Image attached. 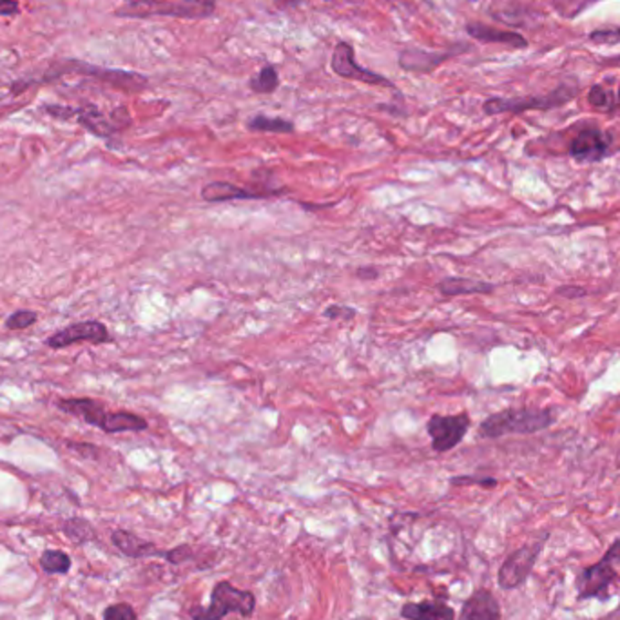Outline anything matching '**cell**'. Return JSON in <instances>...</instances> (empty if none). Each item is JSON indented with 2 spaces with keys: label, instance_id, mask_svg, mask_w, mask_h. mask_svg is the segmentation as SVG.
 <instances>
[{
  "label": "cell",
  "instance_id": "cell-1",
  "mask_svg": "<svg viewBox=\"0 0 620 620\" xmlns=\"http://www.w3.org/2000/svg\"><path fill=\"white\" fill-rule=\"evenodd\" d=\"M44 111L49 116L64 120V122L73 118L86 131H90L91 134H95L99 138H105V140H109L111 136H114L116 133H120V131H123L125 127L131 125V114L123 105L111 111V114H103L95 103H86L82 107L48 103V105H44Z\"/></svg>",
  "mask_w": 620,
  "mask_h": 620
},
{
  "label": "cell",
  "instance_id": "cell-2",
  "mask_svg": "<svg viewBox=\"0 0 620 620\" xmlns=\"http://www.w3.org/2000/svg\"><path fill=\"white\" fill-rule=\"evenodd\" d=\"M555 415L550 409H507L488 415L481 426L479 435L486 439H499L512 433H537L550 428Z\"/></svg>",
  "mask_w": 620,
  "mask_h": 620
},
{
  "label": "cell",
  "instance_id": "cell-3",
  "mask_svg": "<svg viewBox=\"0 0 620 620\" xmlns=\"http://www.w3.org/2000/svg\"><path fill=\"white\" fill-rule=\"evenodd\" d=\"M57 407L62 412L80 417L91 426H97L105 433H120V432H144L147 430V421L136 413L131 412H107L99 401L82 398H68L57 401Z\"/></svg>",
  "mask_w": 620,
  "mask_h": 620
},
{
  "label": "cell",
  "instance_id": "cell-4",
  "mask_svg": "<svg viewBox=\"0 0 620 620\" xmlns=\"http://www.w3.org/2000/svg\"><path fill=\"white\" fill-rule=\"evenodd\" d=\"M216 11L214 0H144L136 5H123L114 11L122 18H149V16H171L184 20H202L212 16Z\"/></svg>",
  "mask_w": 620,
  "mask_h": 620
},
{
  "label": "cell",
  "instance_id": "cell-5",
  "mask_svg": "<svg viewBox=\"0 0 620 620\" xmlns=\"http://www.w3.org/2000/svg\"><path fill=\"white\" fill-rule=\"evenodd\" d=\"M620 561V539H617L604 557L583 570H579L575 577V590L579 601H608L610 588L617 581L619 573L615 570V562Z\"/></svg>",
  "mask_w": 620,
  "mask_h": 620
},
{
  "label": "cell",
  "instance_id": "cell-6",
  "mask_svg": "<svg viewBox=\"0 0 620 620\" xmlns=\"http://www.w3.org/2000/svg\"><path fill=\"white\" fill-rule=\"evenodd\" d=\"M256 610V595L249 590H240L227 581L218 583L210 593L208 608H191L189 617L193 620H223L230 614L251 617Z\"/></svg>",
  "mask_w": 620,
  "mask_h": 620
},
{
  "label": "cell",
  "instance_id": "cell-7",
  "mask_svg": "<svg viewBox=\"0 0 620 620\" xmlns=\"http://www.w3.org/2000/svg\"><path fill=\"white\" fill-rule=\"evenodd\" d=\"M66 73H77V75H86L90 79H97L103 84L122 90L125 93H140L147 88L149 80L147 77L134 73V71H125V69H112V68H102V66H93L88 62L80 60H64L57 62L53 69H49V77L42 79L40 82L53 80L55 77H62Z\"/></svg>",
  "mask_w": 620,
  "mask_h": 620
},
{
  "label": "cell",
  "instance_id": "cell-8",
  "mask_svg": "<svg viewBox=\"0 0 620 620\" xmlns=\"http://www.w3.org/2000/svg\"><path fill=\"white\" fill-rule=\"evenodd\" d=\"M577 97V88L561 84L550 93L544 95H528V97H514V99H503V97H492L483 103L485 114L496 116V114H520L526 111H550L562 107L564 103L572 102Z\"/></svg>",
  "mask_w": 620,
  "mask_h": 620
},
{
  "label": "cell",
  "instance_id": "cell-9",
  "mask_svg": "<svg viewBox=\"0 0 620 620\" xmlns=\"http://www.w3.org/2000/svg\"><path fill=\"white\" fill-rule=\"evenodd\" d=\"M550 539V533H542V537L533 539L531 542L522 544L514 553H510L505 562L499 568L497 583L501 590H516L526 583V579L531 575L535 562L539 561L546 540Z\"/></svg>",
  "mask_w": 620,
  "mask_h": 620
},
{
  "label": "cell",
  "instance_id": "cell-10",
  "mask_svg": "<svg viewBox=\"0 0 620 620\" xmlns=\"http://www.w3.org/2000/svg\"><path fill=\"white\" fill-rule=\"evenodd\" d=\"M330 68H332L334 75H337L339 79H345V80H354V82H361V84H367V86H383V88H390V90L396 88L390 79L359 66L358 60H356L354 48L345 40H339L336 44V48L332 51V59H330Z\"/></svg>",
  "mask_w": 620,
  "mask_h": 620
},
{
  "label": "cell",
  "instance_id": "cell-11",
  "mask_svg": "<svg viewBox=\"0 0 620 620\" xmlns=\"http://www.w3.org/2000/svg\"><path fill=\"white\" fill-rule=\"evenodd\" d=\"M614 144V136L603 131L599 125H584L572 138L568 155L579 164H597L603 162Z\"/></svg>",
  "mask_w": 620,
  "mask_h": 620
},
{
  "label": "cell",
  "instance_id": "cell-12",
  "mask_svg": "<svg viewBox=\"0 0 620 620\" xmlns=\"http://www.w3.org/2000/svg\"><path fill=\"white\" fill-rule=\"evenodd\" d=\"M470 415L455 413V415H441L433 413L426 422V432L432 437V448L439 454L450 452L455 448L470 430Z\"/></svg>",
  "mask_w": 620,
  "mask_h": 620
},
{
  "label": "cell",
  "instance_id": "cell-13",
  "mask_svg": "<svg viewBox=\"0 0 620 620\" xmlns=\"http://www.w3.org/2000/svg\"><path fill=\"white\" fill-rule=\"evenodd\" d=\"M470 46H463V44H455L448 49H441V51H430V49H421V48H407L400 53V68L409 71V73H433L441 64L448 62L450 59L468 51Z\"/></svg>",
  "mask_w": 620,
  "mask_h": 620
},
{
  "label": "cell",
  "instance_id": "cell-14",
  "mask_svg": "<svg viewBox=\"0 0 620 620\" xmlns=\"http://www.w3.org/2000/svg\"><path fill=\"white\" fill-rule=\"evenodd\" d=\"M82 341H90V343L99 345V343L111 341V336H109L107 326L101 321H79V323L68 325L66 328L51 334L46 339V345L49 348H66L69 345L82 343Z\"/></svg>",
  "mask_w": 620,
  "mask_h": 620
},
{
  "label": "cell",
  "instance_id": "cell-15",
  "mask_svg": "<svg viewBox=\"0 0 620 620\" xmlns=\"http://www.w3.org/2000/svg\"><path fill=\"white\" fill-rule=\"evenodd\" d=\"M465 29H466L468 37H472L474 40L485 42V44H501V46H508L512 49H526L529 46V42L526 40L524 35H520L517 31L492 27V26L483 24V22H468L465 26Z\"/></svg>",
  "mask_w": 620,
  "mask_h": 620
},
{
  "label": "cell",
  "instance_id": "cell-16",
  "mask_svg": "<svg viewBox=\"0 0 620 620\" xmlns=\"http://www.w3.org/2000/svg\"><path fill=\"white\" fill-rule=\"evenodd\" d=\"M457 620H501V604L488 590H477L465 601Z\"/></svg>",
  "mask_w": 620,
  "mask_h": 620
},
{
  "label": "cell",
  "instance_id": "cell-17",
  "mask_svg": "<svg viewBox=\"0 0 620 620\" xmlns=\"http://www.w3.org/2000/svg\"><path fill=\"white\" fill-rule=\"evenodd\" d=\"M202 198L210 204L230 202V200H260L269 198L267 193L260 189H243L229 182H208L202 187Z\"/></svg>",
  "mask_w": 620,
  "mask_h": 620
},
{
  "label": "cell",
  "instance_id": "cell-18",
  "mask_svg": "<svg viewBox=\"0 0 620 620\" xmlns=\"http://www.w3.org/2000/svg\"><path fill=\"white\" fill-rule=\"evenodd\" d=\"M111 540L123 555H127L131 559H145V557H164L166 559V555H167V551L158 550L153 542L144 540L142 537H138L131 531H125V529L112 531Z\"/></svg>",
  "mask_w": 620,
  "mask_h": 620
},
{
  "label": "cell",
  "instance_id": "cell-19",
  "mask_svg": "<svg viewBox=\"0 0 620 620\" xmlns=\"http://www.w3.org/2000/svg\"><path fill=\"white\" fill-rule=\"evenodd\" d=\"M401 617L407 620H455V612L441 601L407 603L401 608Z\"/></svg>",
  "mask_w": 620,
  "mask_h": 620
},
{
  "label": "cell",
  "instance_id": "cell-20",
  "mask_svg": "<svg viewBox=\"0 0 620 620\" xmlns=\"http://www.w3.org/2000/svg\"><path fill=\"white\" fill-rule=\"evenodd\" d=\"M437 291L443 296H461V294H490L496 291V285L481 280H470V278H444L437 283Z\"/></svg>",
  "mask_w": 620,
  "mask_h": 620
},
{
  "label": "cell",
  "instance_id": "cell-21",
  "mask_svg": "<svg viewBox=\"0 0 620 620\" xmlns=\"http://www.w3.org/2000/svg\"><path fill=\"white\" fill-rule=\"evenodd\" d=\"M247 129L254 133H280V134H291L294 133V123L291 120L280 118V116H267V114H256L247 120Z\"/></svg>",
  "mask_w": 620,
  "mask_h": 620
},
{
  "label": "cell",
  "instance_id": "cell-22",
  "mask_svg": "<svg viewBox=\"0 0 620 620\" xmlns=\"http://www.w3.org/2000/svg\"><path fill=\"white\" fill-rule=\"evenodd\" d=\"M251 91L258 95H271L280 88V73L274 66H263L256 75L249 79Z\"/></svg>",
  "mask_w": 620,
  "mask_h": 620
},
{
  "label": "cell",
  "instance_id": "cell-23",
  "mask_svg": "<svg viewBox=\"0 0 620 620\" xmlns=\"http://www.w3.org/2000/svg\"><path fill=\"white\" fill-rule=\"evenodd\" d=\"M40 566L46 573L64 575L71 570V559L68 553L59 550H46L40 557Z\"/></svg>",
  "mask_w": 620,
  "mask_h": 620
},
{
  "label": "cell",
  "instance_id": "cell-24",
  "mask_svg": "<svg viewBox=\"0 0 620 620\" xmlns=\"http://www.w3.org/2000/svg\"><path fill=\"white\" fill-rule=\"evenodd\" d=\"M588 102L599 111L617 112V97L612 90H606L603 84H595L588 91Z\"/></svg>",
  "mask_w": 620,
  "mask_h": 620
},
{
  "label": "cell",
  "instance_id": "cell-25",
  "mask_svg": "<svg viewBox=\"0 0 620 620\" xmlns=\"http://www.w3.org/2000/svg\"><path fill=\"white\" fill-rule=\"evenodd\" d=\"M64 533L75 542H86L95 535L91 524L84 518H69L64 526Z\"/></svg>",
  "mask_w": 620,
  "mask_h": 620
},
{
  "label": "cell",
  "instance_id": "cell-26",
  "mask_svg": "<svg viewBox=\"0 0 620 620\" xmlns=\"http://www.w3.org/2000/svg\"><path fill=\"white\" fill-rule=\"evenodd\" d=\"M595 0H553L555 11L564 18L579 16L586 7H590Z\"/></svg>",
  "mask_w": 620,
  "mask_h": 620
},
{
  "label": "cell",
  "instance_id": "cell-27",
  "mask_svg": "<svg viewBox=\"0 0 620 620\" xmlns=\"http://www.w3.org/2000/svg\"><path fill=\"white\" fill-rule=\"evenodd\" d=\"M588 40L593 44H619L620 42V26H612V27H601L595 29L588 35Z\"/></svg>",
  "mask_w": 620,
  "mask_h": 620
},
{
  "label": "cell",
  "instance_id": "cell-28",
  "mask_svg": "<svg viewBox=\"0 0 620 620\" xmlns=\"http://www.w3.org/2000/svg\"><path fill=\"white\" fill-rule=\"evenodd\" d=\"M35 321H37V314L33 310H18L5 319V328L24 330V328L31 326Z\"/></svg>",
  "mask_w": 620,
  "mask_h": 620
},
{
  "label": "cell",
  "instance_id": "cell-29",
  "mask_svg": "<svg viewBox=\"0 0 620 620\" xmlns=\"http://www.w3.org/2000/svg\"><path fill=\"white\" fill-rule=\"evenodd\" d=\"M103 620H138V617L131 604L118 603V604H111L103 612Z\"/></svg>",
  "mask_w": 620,
  "mask_h": 620
},
{
  "label": "cell",
  "instance_id": "cell-30",
  "mask_svg": "<svg viewBox=\"0 0 620 620\" xmlns=\"http://www.w3.org/2000/svg\"><path fill=\"white\" fill-rule=\"evenodd\" d=\"M450 483L454 486H466V485H479L485 488H494L497 486V479L494 477H470V476H459V477H452Z\"/></svg>",
  "mask_w": 620,
  "mask_h": 620
},
{
  "label": "cell",
  "instance_id": "cell-31",
  "mask_svg": "<svg viewBox=\"0 0 620 620\" xmlns=\"http://www.w3.org/2000/svg\"><path fill=\"white\" fill-rule=\"evenodd\" d=\"M193 557V551H191V546L187 544H182V546H176L173 550L167 551L166 559L171 562V564H182L186 561H189Z\"/></svg>",
  "mask_w": 620,
  "mask_h": 620
},
{
  "label": "cell",
  "instance_id": "cell-32",
  "mask_svg": "<svg viewBox=\"0 0 620 620\" xmlns=\"http://www.w3.org/2000/svg\"><path fill=\"white\" fill-rule=\"evenodd\" d=\"M356 309H350V307H345V305H330L325 309V317L328 319H343V321H348L352 317H356Z\"/></svg>",
  "mask_w": 620,
  "mask_h": 620
},
{
  "label": "cell",
  "instance_id": "cell-33",
  "mask_svg": "<svg viewBox=\"0 0 620 620\" xmlns=\"http://www.w3.org/2000/svg\"><path fill=\"white\" fill-rule=\"evenodd\" d=\"M20 4L16 0H0V16L18 15Z\"/></svg>",
  "mask_w": 620,
  "mask_h": 620
},
{
  "label": "cell",
  "instance_id": "cell-34",
  "mask_svg": "<svg viewBox=\"0 0 620 620\" xmlns=\"http://www.w3.org/2000/svg\"><path fill=\"white\" fill-rule=\"evenodd\" d=\"M356 276H358L359 280L369 282V280H376V278L379 276V271H378L376 267H359V269L356 271Z\"/></svg>",
  "mask_w": 620,
  "mask_h": 620
},
{
  "label": "cell",
  "instance_id": "cell-35",
  "mask_svg": "<svg viewBox=\"0 0 620 620\" xmlns=\"http://www.w3.org/2000/svg\"><path fill=\"white\" fill-rule=\"evenodd\" d=\"M557 294H562L564 298H581V296H584L586 294V291L584 289H581V287H561V289H557Z\"/></svg>",
  "mask_w": 620,
  "mask_h": 620
},
{
  "label": "cell",
  "instance_id": "cell-36",
  "mask_svg": "<svg viewBox=\"0 0 620 620\" xmlns=\"http://www.w3.org/2000/svg\"><path fill=\"white\" fill-rule=\"evenodd\" d=\"M273 4L280 11H293V9H298L304 4V0H273Z\"/></svg>",
  "mask_w": 620,
  "mask_h": 620
},
{
  "label": "cell",
  "instance_id": "cell-37",
  "mask_svg": "<svg viewBox=\"0 0 620 620\" xmlns=\"http://www.w3.org/2000/svg\"><path fill=\"white\" fill-rule=\"evenodd\" d=\"M604 62H606V64H620V55H617V57H612V59H606Z\"/></svg>",
  "mask_w": 620,
  "mask_h": 620
},
{
  "label": "cell",
  "instance_id": "cell-38",
  "mask_svg": "<svg viewBox=\"0 0 620 620\" xmlns=\"http://www.w3.org/2000/svg\"><path fill=\"white\" fill-rule=\"evenodd\" d=\"M144 0H125V4L127 5H136V4H142Z\"/></svg>",
  "mask_w": 620,
  "mask_h": 620
},
{
  "label": "cell",
  "instance_id": "cell-39",
  "mask_svg": "<svg viewBox=\"0 0 620 620\" xmlns=\"http://www.w3.org/2000/svg\"><path fill=\"white\" fill-rule=\"evenodd\" d=\"M617 114H620V86H619V95H617Z\"/></svg>",
  "mask_w": 620,
  "mask_h": 620
},
{
  "label": "cell",
  "instance_id": "cell-40",
  "mask_svg": "<svg viewBox=\"0 0 620 620\" xmlns=\"http://www.w3.org/2000/svg\"><path fill=\"white\" fill-rule=\"evenodd\" d=\"M354 620H372V619H367V617H358V619Z\"/></svg>",
  "mask_w": 620,
  "mask_h": 620
},
{
  "label": "cell",
  "instance_id": "cell-41",
  "mask_svg": "<svg viewBox=\"0 0 620 620\" xmlns=\"http://www.w3.org/2000/svg\"><path fill=\"white\" fill-rule=\"evenodd\" d=\"M325 2H334V0H325Z\"/></svg>",
  "mask_w": 620,
  "mask_h": 620
},
{
  "label": "cell",
  "instance_id": "cell-42",
  "mask_svg": "<svg viewBox=\"0 0 620 620\" xmlns=\"http://www.w3.org/2000/svg\"><path fill=\"white\" fill-rule=\"evenodd\" d=\"M470 2H474V0H470Z\"/></svg>",
  "mask_w": 620,
  "mask_h": 620
}]
</instances>
